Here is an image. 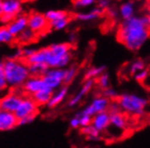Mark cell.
<instances>
[{
  "label": "cell",
  "mask_w": 150,
  "mask_h": 148,
  "mask_svg": "<svg viewBox=\"0 0 150 148\" xmlns=\"http://www.w3.org/2000/svg\"><path fill=\"white\" fill-rule=\"evenodd\" d=\"M18 124V119L14 113L1 111L0 112V131L11 130Z\"/></svg>",
  "instance_id": "13"
},
{
  "label": "cell",
  "mask_w": 150,
  "mask_h": 148,
  "mask_svg": "<svg viewBox=\"0 0 150 148\" xmlns=\"http://www.w3.org/2000/svg\"><path fill=\"white\" fill-rule=\"evenodd\" d=\"M82 132L90 140H97L99 138V135H100V132L98 130H96L92 125L82 128Z\"/></svg>",
  "instance_id": "26"
},
{
  "label": "cell",
  "mask_w": 150,
  "mask_h": 148,
  "mask_svg": "<svg viewBox=\"0 0 150 148\" xmlns=\"http://www.w3.org/2000/svg\"><path fill=\"white\" fill-rule=\"evenodd\" d=\"M13 19H14V17H12V16H9V15H6V14H2V16L0 17V21H1L3 24H9V23H11V21Z\"/></svg>",
  "instance_id": "38"
},
{
  "label": "cell",
  "mask_w": 150,
  "mask_h": 148,
  "mask_svg": "<svg viewBox=\"0 0 150 148\" xmlns=\"http://www.w3.org/2000/svg\"><path fill=\"white\" fill-rule=\"evenodd\" d=\"M28 28L35 34H42L50 28L49 21L46 19L45 14L32 13L28 16Z\"/></svg>",
  "instance_id": "5"
},
{
  "label": "cell",
  "mask_w": 150,
  "mask_h": 148,
  "mask_svg": "<svg viewBox=\"0 0 150 148\" xmlns=\"http://www.w3.org/2000/svg\"><path fill=\"white\" fill-rule=\"evenodd\" d=\"M118 105L126 112L142 114L147 106V100L136 94H122L118 98Z\"/></svg>",
  "instance_id": "3"
},
{
  "label": "cell",
  "mask_w": 150,
  "mask_h": 148,
  "mask_svg": "<svg viewBox=\"0 0 150 148\" xmlns=\"http://www.w3.org/2000/svg\"><path fill=\"white\" fill-rule=\"evenodd\" d=\"M147 76H148V71L145 69V70H143V71L135 74V80H139V82H144V80L147 78Z\"/></svg>",
  "instance_id": "36"
},
{
  "label": "cell",
  "mask_w": 150,
  "mask_h": 148,
  "mask_svg": "<svg viewBox=\"0 0 150 148\" xmlns=\"http://www.w3.org/2000/svg\"><path fill=\"white\" fill-rule=\"evenodd\" d=\"M105 67L104 66H99V67H93L88 69L85 73V80H94L95 77H99L101 74L104 73Z\"/></svg>",
  "instance_id": "24"
},
{
  "label": "cell",
  "mask_w": 150,
  "mask_h": 148,
  "mask_svg": "<svg viewBox=\"0 0 150 148\" xmlns=\"http://www.w3.org/2000/svg\"><path fill=\"white\" fill-rule=\"evenodd\" d=\"M77 75V67L72 66L70 68L66 69V74H65V78H64V84H69L72 82V80Z\"/></svg>",
  "instance_id": "30"
},
{
  "label": "cell",
  "mask_w": 150,
  "mask_h": 148,
  "mask_svg": "<svg viewBox=\"0 0 150 148\" xmlns=\"http://www.w3.org/2000/svg\"><path fill=\"white\" fill-rule=\"evenodd\" d=\"M67 91H68V88H67V87H62V88L58 89L54 93H52V96H51V98H50L49 103L47 104V106L50 107V108H52V107H55V106L60 105L61 103L64 101V98L66 97Z\"/></svg>",
  "instance_id": "17"
},
{
  "label": "cell",
  "mask_w": 150,
  "mask_h": 148,
  "mask_svg": "<svg viewBox=\"0 0 150 148\" xmlns=\"http://www.w3.org/2000/svg\"><path fill=\"white\" fill-rule=\"evenodd\" d=\"M21 1H23V0H21ZM25 1H27V0H25Z\"/></svg>",
  "instance_id": "46"
},
{
  "label": "cell",
  "mask_w": 150,
  "mask_h": 148,
  "mask_svg": "<svg viewBox=\"0 0 150 148\" xmlns=\"http://www.w3.org/2000/svg\"><path fill=\"white\" fill-rule=\"evenodd\" d=\"M35 119V114L33 115H29V117H23V119H20L18 120V124L17 126H23V125H27V124H30L34 121Z\"/></svg>",
  "instance_id": "34"
},
{
  "label": "cell",
  "mask_w": 150,
  "mask_h": 148,
  "mask_svg": "<svg viewBox=\"0 0 150 148\" xmlns=\"http://www.w3.org/2000/svg\"><path fill=\"white\" fill-rule=\"evenodd\" d=\"M28 69L32 76H43L49 68L44 64H30L28 65Z\"/></svg>",
  "instance_id": "20"
},
{
  "label": "cell",
  "mask_w": 150,
  "mask_h": 148,
  "mask_svg": "<svg viewBox=\"0 0 150 148\" xmlns=\"http://www.w3.org/2000/svg\"><path fill=\"white\" fill-rule=\"evenodd\" d=\"M1 95H2V92L0 91V100H1V98H2V97H3V96H1Z\"/></svg>",
  "instance_id": "43"
},
{
  "label": "cell",
  "mask_w": 150,
  "mask_h": 148,
  "mask_svg": "<svg viewBox=\"0 0 150 148\" xmlns=\"http://www.w3.org/2000/svg\"><path fill=\"white\" fill-rule=\"evenodd\" d=\"M76 117H78L79 123H80V127L84 128V127H87V126H90L92 124V119L93 117H88L86 114H84L82 111L79 112L78 114H76Z\"/></svg>",
  "instance_id": "28"
},
{
  "label": "cell",
  "mask_w": 150,
  "mask_h": 148,
  "mask_svg": "<svg viewBox=\"0 0 150 148\" xmlns=\"http://www.w3.org/2000/svg\"><path fill=\"white\" fill-rule=\"evenodd\" d=\"M36 109H38V104L33 101V98H23L19 107L15 111L14 114L18 120H20L23 117L36 114Z\"/></svg>",
  "instance_id": "8"
},
{
  "label": "cell",
  "mask_w": 150,
  "mask_h": 148,
  "mask_svg": "<svg viewBox=\"0 0 150 148\" xmlns=\"http://www.w3.org/2000/svg\"><path fill=\"white\" fill-rule=\"evenodd\" d=\"M9 32L16 38L20 33H23L26 29H28V15L20 14L12 20L11 23L6 26Z\"/></svg>",
  "instance_id": "9"
},
{
  "label": "cell",
  "mask_w": 150,
  "mask_h": 148,
  "mask_svg": "<svg viewBox=\"0 0 150 148\" xmlns=\"http://www.w3.org/2000/svg\"><path fill=\"white\" fill-rule=\"evenodd\" d=\"M109 106H110V103L107 97H96L95 100H93V102L91 103V105L87 106L82 112L88 117H93L96 114L107 111L109 109Z\"/></svg>",
  "instance_id": "6"
},
{
  "label": "cell",
  "mask_w": 150,
  "mask_h": 148,
  "mask_svg": "<svg viewBox=\"0 0 150 148\" xmlns=\"http://www.w3.org/2000/svg\"><path fill=\"white\" fill-rule=\"evenodd\" d=\"M23 90L30 94H35L38 92L47 89L46 84L44 82L43 76H31L26 80V83L23 84ZM49 90V89H48Z\"/></svg>",
  "instance_id": "10"
},
{
  "label": "cell",
  "mask_w": 150,
  "mask_h": 148,
  "mask_svg": "<svg viewBox=\"0 0 150 148\" xmlns=\"http://www.w3.org/2000/svg\"><path fill=\"white\" fill-rule=\"evenodd\" d=\"M146 17H147L148 23H149V26H150V8H149V10H148V13H147V15H146Z\"/></svg>",
  "instance_id": "42"
},
{
  "label": "cell",
  "mask_w": 150,
  "mask_h": 148,
  "mask_svg": "<svg viewBox=\"0 0 150 148\" xmlns=\"http://www.w3.org/2000/svg\"><path fill=\"white\" fill-rule=\"evenodd\" d=\"M70 127L71 128H79L80 127V123H79V120H78V117H74L70 120Z\"/></svg>",
  "instance_id": "40"
},
{
  "label": "cell",
  "mask_w": 150,
  "mask_h": 148,
  "mask_svg": "<svg viewBox=\"0 0 150 148\" xmlns=\"http://www.w3.org/2000/svg\"><path fill=\"white\" fill-rule=\"evenodd\" d=\"M15 37L11 34L6 27H0V45L11 43Z\"/></svg>",
  "instance_id": "25"
},
{
  "label": "cell",
  "mask_w": 150,
  "mask_h": 148,
  "mask_svg": "<svg viewBox=\"0 0 150 148\" xmlns=\"http://www.w3.org/2000/svg\"><path fill=\"white\" fill-rule=\"evenodd\" d=\"M52 93H53V91L48 90V89L42 90V91L38 92V93L33 94V101L38 105H47L49 103L50 98H51Z\"/></svg>",
  "instance_id": "19"
},
{
  "label": "cell",
  "mask_w": 150,
  "mask_h": 148,
  "mask_svg": "<svg viewBox=\"0 0 150 148\" xmlns=\"http://www.w3.org/2000/svg\"><path fill=\"white\" fill-rule=\"evenodd\" d=\"M102 14H103V10H101L100 8L97 6V8H94L88 12L77 13L75 17L76 19L80 20V21H92V20H95L100 16H102Z\"/></svg>",
  "instance_id": "15"
},
{
  "label": "cell",
  "mask_w": 150,
  "mask_h": 148,
  "mask_svg": "<svg viewBox=\"0 0 150 148\" xmlns=\"http://www.w3.org/2000/svg\"><path fill=\"white\" fill-rule=\"evenodd\" d=\"M3 11H2V0H0V17L2 16Z\"/></svg>",
  "instance_id": "41"
},
{
  "label": "cell",
  "mask_w": 150,
  "mask_h": 148,
  "mask_svg": "<svg viewBox=\"0 0 150 148\" xmlns=\"http://www.w3.org/2000/svg\"><path fill=\"white\" fill-rule=\"evenodd\" d=\"M109 109H110V113H118L120 107H119L118 103H112L109 106Z\"/></svg>",
  "instance_id": "37"
},
{
  "label": "cell",
  "mask_w": 150,
  "mask_h": 148,
  "mask_svg": "<svg viewBox=\"0 0 150 148\" xmlns=\"http://www.w3.org/2000/svg\"><path fill=\"white\" fill-rule=\"evenodd\" d=\"M21 10H23L21 0H2L3 14L15 18L16 16L20 15Z\"/></svg>",
  "instance_id": "12"
},
{
  "label": "cell",
  "mask_w": 150,
  "mask_h": 148,
  "mask_svg": "<svg viewBox=\"0 0 150 148\" xmlns=\"http://www.w3.org/2000/svg\"><path fill=\"white\" fill-rule=\"evenodd\" d=\"M143 70H145V63H144V60L136 59V60H134L132 64H131V66H130V72L132 74H134V75H135L136 73H139V72L143 71Z\"/></svg>",
  "instance_id": "27"
},
{
  "label": "cell",
  "mask_w": 150,
  "mask_h": 148,
  "mask_svg": "<svg viewBox=\"0 0 150 148\" xmlns=\"http://www.w3.org/2000/svg\"><path fill=\"white\" fill-rule=\"evenodd\" d=\"M35 38H36V34H35L33 31H31L29 28L26 29L23 33H20V34L16 37V39L18 40V43H23V45H25V43H32Z\"/></svg>",
  "instance_id": "21"
},
{
  "label": "cell",
  "mask_w": 150,
  "mask_h": 148,
  "mask_svg": "<svg viewBox=\"0 0 150 148\" xmlns=\"http://www.w3.org/2000/svg\"><path fill=\"white\" fill-rule=\"evenodd\" d=\"M36 50L33 48H29V47H26V48H23L21 49V58H23L25 60H27L28 58L32 56V55L34 54Z\"/></svg>",
  "instance_id": "33"
},
{
  "label": "cell",
  "mask_w": 150,
  "mask_h": 148,
  "mask_svg": "<svg viewBox=\"0 0 150 148\" xmlns=\"http://www.w3.org/2000/svg\"><path fill=\"white\" fill-rule=\"evenodd\" d=\"M66 74V69H53L49 68L43 75V80L46 84L47 89L51 91L60 89L62 84H64V78Z\"/></svg>",
  "instance_id": "4"
},
{
  "label": "cell",
  "mask_w": 150,
  "mask_h": 148,
  "mask_svg": "<svg viewBox=\"0 0 150 148\" xmlns=\"http://www.w3.org/2000/svg\"><path fill=\"white\" fill-rule=\"evenodd\" d=\"M96 0H74L75 9H86L88 6H94Z\"/></svg>",
  "instance_id": "29"
},
{
  "label": "cell",
  "mask_w": 150,
  "mask_h": 148,
  "mask_svg": "<svg viewBox=\"0 0 150 148\" xmlns=\"http://www.w3.org/2000/svg\"><path fill=\"white\" fill-rule=\"evenodd\" d=\"M0 112H1V110H0Z\"/></svg>",
  "instance_id": "47"
},
{
  "label": "cell",
  "mask_w": 150,
  "mask_h": 148,
  "mask_svg": "<svg viewBox=\"0 0 150 148\" xmlns=\"http://www.w3.org/2000/svg\"><path fill=\"white\" fill-rule=\"evenodd\" d=\"M69 22H70V17H69V15H68L66 17L61 18V19L57 20V21L50 22L49 27H50V29L54 30V31H62V30L67 28V26L69 24Z\"/></svg>",
  "instance_id": "23"
},
{
  "label": "cell",
  "mask_w": 150,
  "mask_h": 148,
  "mask_svg": "<svg viewBox=\"0 0 150 148\" xmlns=\"http://www.w3.org/2000/svg\"><path fill=\"white\" fill-rule=\"evenodd\" d=\"M110 121H111V114L108 111L101 112L94 115L92 119V124L91 125L98 130L99 132H103L107 129L110 128Z\"/></svg>",
  "instance_id": "11"
},
{
  "label": "cell",
  "mask_w": 150,
  "mask_h": 148,
  "mask_svg": "<svg viewBox=\"0 0 150 148\" xmlns=\"http://www.w3.org/2000/svg\"><path fill=\"white\" fill-rule=\"evenodd\" d=\"M108 1H111V0H108Z\"/></svg>",
  "instance_id": "45"
},
{
  "label": "cell",
  "mask_w": 150,
  "mask_h": 148,
  "mask_svg": "<svg viewBox=\"0 0 150 148\" xmlns=\"http://www.w3.org/2000/svg\"><path fill=\"white\" fill-rule=\"evenodd\" d=\"M2 68L6 75L8 86L12 88H17L23 86L29 78L30 73L28 65L20 59L9 58L2 63Z\"/></svg>",
  "instance_id": "2"
},
{
  "label": "cell",
  "mask_w": 150,
  "mask_h": 148,
  "mask_svg": "<svg viewBox=\"0 0 150 148\" xmlns=\"http://www.w3.org/2000/svg\"><path fill=\"white\" fill-rule=\"evenodd\" d=\"M98 84L102 89H108L109 86H110V77L107 73L101 74L100 76L98 77Z\"/></svg>",
  "instance_id": "31"
},
{
  "label": "cell",
  "mask_w": 150,
  "mask_h": 148,
  "mask_svg": "<svg viewBox=\"0 0 150 148\" xmlns=\"http://www.w3.org/2000/svg\"><path fill=\"white\" fill-rule=\"evenodd\" d=\"M93 86H94V80H85L84 84H83V86H82V88L80 89V91H79L78 93L76 94L75 96L72 97L71 100L69 101V106H71L72 107V106L78 105L79 103L83 100V97L91 91V89L93 88Z\"/></svg>",
  "instance_id": "14"
},
{
  "label": "cell",
  "mask_w": 150,
  "mask_h": 148,
  "mask_svg": "<svg viewBox=\"0 0 150 148\" xmlns=\"http://www.w3.org/2000/svg\"><path fill=\"white\" fill-rule=\"evenodd\" d=\"M150 36V26L146 16H133L119 27V41L130 51H139Z\"/></svg>",
  "instance_id": "1"
},
{
  "label": "cell",
  "mask_w": 150,
  "mask_h": 148,
  "mask_svg": "<svg viewBox=\"0 0 150 148\" xmlns=\"http://www.w3.org/2000/svg\"><path fill=\"white\" fill-rule=\"evenodd\" d=\"M66 16H68V13L65 11H61V10H50V11L45 13V17L49 21V23L57 21L61 18L66 17Z\"/></svg>",
  "instance_id": "22"
},
{
  "label": "cell",
  "mask_w": 150,
  "mask_h": 148,
  "mask_svg": "<svg viewBox=\"0 0 150 148\" xmlns=\"http://www.w3.org/2000/svg\"><path fill=\"white\" fill-rule=\"evenodd\" d=\"M6 88H8V83H6L4 71H3L2 65H1L0 66V91L3 92Z\"/></svg>",
  "instance_id": "32"
},
{
  "label": "cell",
  "mask_w": 150,
  "mask_h": 148,
  "mask_svg": "<svg viewBox=\"0 0 150 148\" xmlns=\"http://www.w3.org/2000/svg\"><path fill=\"white\" fill-rule=\"evenodd\" d=\"M21 97L15 93L6 94L0 100V110L6 111V112H11L15 113V111L17 110L21 103Z\"/></svg>",
  "instance_id": "7"
},
{
  "label": "cell",
  "mask_w": 150,
  "mask_h": 148,
  "mask_svg": "<svg viewBox=\"0 0 150 148\" xmlns=\"http://www.w3.org/2000/svg\"><path fill=\"white\" fill-rule=\"evenodd\" d=\"M1 65H2V63H1V61H0V66H1Z\"/></svg>",
  "instance_id": "44"
},
{
  "label": "cell",
  "mask_w": 150,
  "mask_h": 148,
  "mask_svg": "<svg viewBox=\"0 0 150 148\" xmlns=\"http://www.w3.org/2000/svg\"><path fill=\"white\" fill-rule=\"evenodd\" d=\"M134 13H135V6H134V3L132 1L124 2L119 6V14L124 20L132 18L134 16Z\"/></svg>",
  "instance_id": "18"
},
{
  "label": "cell",
  "mask_w": 150,
  "mask_h": 148,
  "mask_svg": "<svg viewBox=\"0 0 150 148\" xmlns=\"http://www.w3.org/2000/svg\"><path fill=\"white\" fill-rule=\"evenodd\" d=\"M104 97H107L109 100V98H116V97H118V95H117V92L114 89L108 88L104 90Z\"/></svg>",
  "instance_id": "35"
},
{
  "label": "cell",
  "mask_w": 150,
  "mask_h": 148,
  "mask_svg": "<svg viewBox=\"0 0 150 148\" xmlns=\"http://www.w3.org/2000/svg\"><path fill=\"white\" fill-rule=\"evenodd\" d=\"M98 8H100L101 10H107L110 8V1L108 0H99L98 1Z\"/></svg>",
  "instance_id": "39"
},
{
  "label": "cell",
  "mask_w": 150,
  "mask_h": 148,
  "mask_svg": "<svg viewBox=\"0 0 150 148\" xmlns=\"http://www.w3.org/2000/svg\"><path fill=\"white\" fill-rule=\"evenodd\" d=\"M111 114V121H110V126L115 128L116 130L124 131L127 128V120L126 117L118 112V113H110Z\"/></svg>",
  "instance_id": "16"
}]
</instances>
